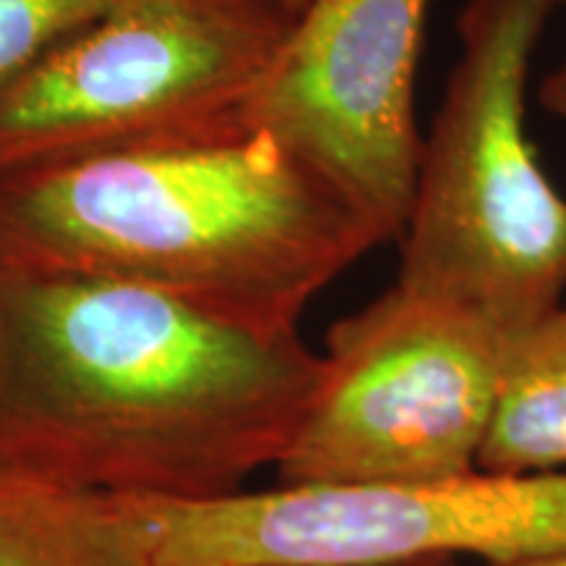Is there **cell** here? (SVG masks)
<instances>
[{"label": "cell", "mask_w": 566, "mask_h": 566, "mask_svg": "<svg viewBox=\"0 0 566 566\" xmlns=\"http://www.w3.org/2000/svg\"><path fill=\"white\" fill-rule=\"evenodd\" d=\"M323 357L179 296L0 265V467L74 491H244L294 441Z\"/></svg>", "instance_id": "1"}, {"label": "cell", "mask_w": 566, "mask_h": 566, "mask_svg": "<svg viewBox=\"0 0 566 566\" xmlns=\"http://www.w3.org/2000/svg\"><path fill=\"white\" fill-rule=\"evenodd\" d=\"M386 244L373 218L271 134L71 163L0 181V265L158 289L263 334Z\"/></svg>", "instance_id": "2"}, {"label": "cell", "mask_w": 566, "mask_h": 566, "mask_svg": "<svg viewBox=\"0 0 566 566\" xmlns=\"http://www.w3.org/2000/svg\"><path fill=\"white\" fill-rule=\"evenodd\" d=\"M556 0H467L462 51L420 142L396 286L516 336L566 300V200L525 126Z\"/></svg>", "instance_id": "3"}, {"label": "cell", "mask_w": 566, "mask_h": 566, "mask_svg": "<svg viewBox=\"0 0 566 566\" xmlns=\"http://www.w3.org/2000/svg\"><path fill=\"white\" fill-rule=\"evenodd\" d=\"M294 19L283 0H103L0 95V181L250 134Z\"/></svg>", "instance_id": "4"}, {"label": "cell", "mask_w": 566, "mask_h": 566, "mask_svg": "<svg viewBox=\"0 0 566 566\" xmlns=\"http://www.w3.org/2000/svg\"><path fill=\"white\" fill-rule=\"evenodd\" d=\"M147 566H396L566 548V470L124 499Z\"/></svg>", "instance_id": "5"}, {"label": "cell", "mask_w": 566, "mask_h": 566, "mask_svg": "<svg viewBox=\"0 0 566 566\" xmlns=\"http://www.w3.org/2000/svg\"><path fill=\"white\" fill-rule=\"evenodd\" d=\"M509 338L394 283L325 334L321 384L275 464L279 483H422L478 470Z\"/></svg>", "instance_id": "6"}, {"label": "cell", "mask_w": 566, "mask_h": 566, "mask_svg": "<svg viewBox=\"0 0 566 566\" xmlns=\"http://www.w3.org/2000/svg\"><path fill=\"white\" fill-rule=\"evenodd\" d=\"M430 0H310L250 113L399 242L420 132L415 82Z\"/></svg>", "instance_id": "7"}, {"label": "cell", "mask_w": 566, "mask_h": 566, "mask_svg": "<svg viewBox=\"0 0 566 566\" xmlns=\"http://www.w3.org/2000/svg\"><path fill=\"white\" fill-rule=\"evenodd\" d=\"M0 566H147L126 501L0 467Z\"/></svg>", "instance_id": "8"}, {"label": "cell", "mask_w": 566, "mask_h": 566, "mask_svg": "<svg viewBox=\"0 0 566 566\" xmlns=\"http://www.w3.org/2000/svg\"><path fill=\"white\" fill-rule=\"evenodd\" d=\"M478 470L493 475L566 470V300L509 338L504 378Z\"/></svg>", "instance_id": "9"}, {"label": "cell", "mask_w": 566, "mask_h": 566, "mask_svg": "<svg viewBox=\"0 0 566 566\" xmlns=\"http://www.w3.org/2000/svg\"><path fill=\"white\" fill-rule=\"evenodd\" d=\"M101 9L103 0H0V95L84 30Z\"/></svg>", "instance_id": "10"}, {"label": "cell", "mask_w": 566, "mask_h": 566, "mask_svg": "<svg viewBox=\"0 0 566 566\" xmlns=\"http://www.w3.org/2000/svg\"><path fill=\"white\" fill-rule=\"evenodd\" d=\"M556 3L566 6V0H556ZM537 101H541L551 116L562 118L566 124V59L562 61V66L551 71L546 80H543L541 90H537Z\"/></svg>", "instance_id": "11"}, {"label": "cell", "mask_w": 566, "mask_h": 566, "mask_svg": "<svg viewBox=\"0 0 566 566\" xmlns=\"http://www.w3.org/2000/svg\"><path fill=\"white\" fill-rule=\"evenodd\" d=\"M483 566H566V548L543 551V554H530V556H516V558H509V562H488Z\"/></svg>", "instance_id": "12"}, {"label": "cell", "mask_w": 566, "mask_h": 566, "mask_svg": "<svg viewBox=\"0 0 566 566\" xmlns=\"http://www.w3.org/2000/svg\"><path fill=\"white\" fill-rule=\"evenodd\" d=\"M396 566H459L457 558H422V562L396 564Z\"/></svg>", "instance_id": "13"}, {"label": "cell", "mask_w": 566, "mask_h": 566, "mask_svg": "<svg viewBox=\"0 0 566 566\" xmlns=\"http://www.w3.org/2000/svg\"><path fill=\"white\" fill-rule=\"evenodd\" d=\"M283 3L289 6V11H292L294 17H300V13H302L304 9H307V3H310V0H283Z\"/></svg>", "instance_id": "14"}]
</instances>
